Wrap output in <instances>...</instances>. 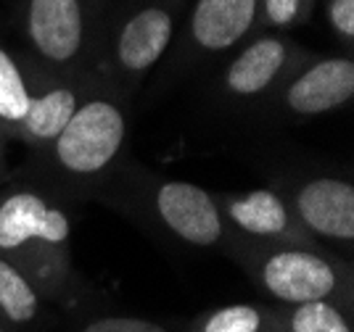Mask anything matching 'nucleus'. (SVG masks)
Returning <instances> with one entry per match:
<instances>
[{
  "instance_id": "nucleus-6",
  "label": "nucleus",
  "mask_w": 354,
  "mask_h": 332,
  "mask_svg": "<svg viewBox=\"0 0 354 332\" xmlns=\"http://www.w3.org/2000/svg\"><path fill=\"white\" fill-rule=\"evenodd\" d=\"M101 21L90 0H21V50L48 72L90 77Z\"/></svg>"
},
{
  "instance_id": "nucleus-5",
  "label": "nucleus",
  "mask_w": 354,
  "mask_h": 332,
  "mask_svg": "<svg viewBox=\"0 0 354 332\" xmlns=\"http://www.w3.org/2000/svg\"><path fill=\"white\" fill-rule=\"evenodd\" d=\"M222 251L278 306L336 301L352 309V261L325 248L251 240L227 232Z\"/></svg>"
},
{
  "instance_id": "nucleus-2",
  "label": "nucleus",
  "mask_w": 354,
  "mask_h": 332,
  "mask_svg": "<svg viewBox=\"0 0 354 332\" xmlns=\"http://www.w3.org/2000/svg\"><path fill=\"white\" fill-rule=\"evenodd\" d=\"M0 256L14 261L45 301H64L72 293V222L59 193L45 182L0 185Z\"/></svg>"
},
{
  "instance_id": "nucleus-14",
  "label": "nucleus",
  "mask_w": 354,
  "mask_h": 332,
  "mask_svg": "<svg viewBox=\"0 0 354 332\" xmlns=\"http://www.w3.org/2000/svg\"><path fill=\"white\" fill-rule=\"evenodd\" d=\"M45 295L14 261L0 256V322L8 330H27L40 322Z\"/></svg>"
},
{
  "instance_id": "nucleus-1",
  "label": "nucleus",
  "mask_w": 354,
  "mask_h": 332,
  "mask_svg": "<svg viewBox=\"0 0 354 332\" xmlns=\"http://www.w3.org/2000/svg\"><path fill=\"white\" fill-rule=\"evenodd\" d=\"M127 140V98L95 82L64 130L35 153L40 159V182L61 198L95 195L124 164Z\"/></svg>"
},
{
  "instance_id": "nucleus-8",
  "label": "nucleus",
  "mask_w": 354,
  "mask_h": 332,
  "mask_svg": "<svg viewBox=\"0 0 354 332\" xmlns=\"http://www.w3.org/2000/svg\"><path fill=\"white\" fill-rule=\"evenodd\" d=\"M257 32L259 0H193L167 56L172 66L185 69L198 61L233 53Z\"/></svg>"
},
{
  "instance_id": "nucleus-3",
  "label": "nucleus",
  "mask_w": 354,
  "mask_h": 332,
  "mask_svg": "<svg viewBox=\"0 0 354 332\" xmlns=\"http://www.w3.org/2000/svg\"><path fill=\"white\" fill-rule=\"evenodd\" d=\"M188 0H130L111 6L101 21L90 77L130 101L172 50Z\"/></svg>"
},
{
  "instance_id": "nucleus-21",
  "label": "nucleus",
  "mask_w": 354,
  "mask_h": 332,
  "mask_svg": "<svg viewBox=\"0 0 354 332\" xmlns=\"http://www.w3.org/2000/svg\"><path fill=\"white\" fill-rule=\"evenodd\" d=\"M90 3H93V8H95V11H98L101 16L109 14V8L114 6V0H90Z\"/></svg>"
},
{
  "instance_id": "nucleus-4",
  "label": "nucleus",
  "mask_w": 354,
  "mask_h": 332,
  "mask_svg": "<svg viewBox=\"0 0 354 332\" xmlns=\"http://www.w3.org/2000/svg\"><path fill=\"white\" fill-rule=\"evenodd\" d=\"M101 195L140 224L183 246L222 248L230 232L214 193L183 179H164L140 166L122 164Z\"/></svg>"
},
{
  "instance_id": "nucleus-9",
  "label": "nucleus",
  "mask_w": 354,
  "mask_h": 332,
  "mask_svg": "<svg viewBox=\"0 0 354 332\" xmlns=\"http://www.w3.org/2000/svg\"><path fill=\"white\" fill-rule=\"evenodd\" d=\"M296 222L320 246L344 248L349 259L354 246V188L344 174H294L278 185Z\"/></svg>"
},
{
  "instance_id": "nucleus-12",
  "label": "nucleus",
  "mask_w": 354,
  "mask_h": 332,
  "mask_svg": "<svg viewBox=\"0 0 354 332\" xmlns=\"http://www.w3.org/2000/svg\"><path fill=\"white\" fill-rule=\"evenodd\" d=\"M93 85H95V79L88 74L72 77V74H56L43 69L19 143L27 145L32 153L43 150L45 145L64 130V124L72 119L74 108L88 95Z\"/></svg>"
},
{
  "instance_id": "nucleus-7",
  "label": "nucleus",
  "mask_w": 354,
  "mask_h": 332,
  "mask_svg": "<svg viewBox=\"0 0 354 332\" xmlns=\"http://www.w3.org/2000/svg\"><path fill=\"white\" fill-rule=\"evenodd\" d=\"M310 56V50L296 43L288 32L259 29L243 45H238L233 58L225 64L220 92L230 103L241 106L267 103Z\"/></svg>"
},
{
  "instance_id": "nucleus-16",
  "label": "nucleus",
  "mask_w": 354,
  "mask_h": 332,
  "mask_svg": "<svg viewBox=\"0 0 354 332\" xmlns=\"http://www.w3.org/2000/svg\"><path fill=\"white\" fill-rule=\"evenodd\" d=\"M286 332H352L349 309L336 301L283 306Z\"/></svg>"
},
{
  "instance_id": "nucleus-13",
  "label": "nucleus",
  "mask_w": 354,
  "mask_h": 332,
  "mask_svg": "<svg viewBox=\"0 0 354 332\" xmlns=\"http://www.w3.org/2000/svg\"><path fill=\"white\" fill-rule=\"evenodd\" d=\"M40 74V64H35L24 50H14L0 40V132L8 140H21Z\"/></svg>"
},
{
  "instance_id": "nucleus-11",
  "label": "nucleus",
  "mask_w": 354,
  "mask_h": 332,
  "mask_svg": "<svg viewBox=\"0 0 354 332\" xmlns=\"http://www.w3.org/2000/svg\"><path fill=\"white\" fill-rule=\"evenodd\" d=\"M214 201L220 206V214L227 224V230L236 232V235H243L251 240L323 248L296 222L291 206L278 188L214 193Z\"/></svg>"
},
{
  "instance_id": "nucleus-22",
  "label": "nucleus",
  "mask_w": 354,
  "mask_h": 332,
  "mask_svg": "<svg viewBox=\"0 0 354 332\" xmlns=\"http://www.w3.org/2000/svg\"><path fill=\"white\" fill-rule=\"evenodd\" d=\"M0 332H8V327H6V324H3V322H0Z\"/></svg>"
},
{
  "instance_id": "nucleus-20",
  "label": "nucleus",
  "mask_w": 354,
  "mask_h": 332,
  "mask_svg": "<svg viewBox=\"0 0 354 332\" xmlns=\"http://www.w3.org/2000/svg\"><path fill=\"white\" fill-rule=\"evenodd\" d=\"M8 179V137L0 132V185Z\"/></svg>"
},
{
  "instance_id": "nucleus-17",
  "label": "nucleus",
  "mask_w": 354,
  "mask_h": 332,
  "mask_svg": "<svg viewBox=\"0 0 354 332\" xmlns=\"http://www.w3.org/2000/svg\"><path fill=\"white\" fill-rule=\"evenodd\" d=\"M315 8L317 0H259V29L291 35L310 24Z\"/></svg>"
},
{
  "instance_id": "nucleus-18",
  "label": "nucleus",
  "mask_w": 354,
  "mask_h": 332,
  "mask_svg": "<svg viewBox=\"0 0 354 332\" xmlns=\"http://www.w3.org/2000/svg\"><path fill=\"white\" fill-rule=\"evenodd\" d=\"M77 332H180L175 324L146 317H98L85 322Z\"/></svg>"
},
{
  "instance_id": "nucleus-15",
  "label": "nucleus",
  "mask_w": 354,
  "mask_h": 332,
  "mask_svg": "<svg viewBox=\"0 0 354 332\" xmlns=\"http://www.w3.org/2000/svg\"><path fill=\"white\" fill-rule=\"evenodd\" d=\"M191 332H286L283 306L233 304L207 311Z\"/></svg>"
},
{
  "instance_id": "nucleus-19",
  "label": "nucleus",
  "mask_w": 354,
  "mask_h": 332,
  "mask_svg": "<svg viewBox=\"0 0 354 332\" xmlns=\"http://www.w3.org/2000/svg\"><path fill=\"white\" fill-rule=\"evenodd\" d=\"M325 21L333 37L344 45V53H352L354 45V0H323Z\"/></svg>"
},
{
  "instance_id": "nucleus-10",
  "label": "nucleus",
  "mask_w": 354,
  "mask_h": 332,
  "mask_svg": "<svg viewBox=\"0 0 354 332\" xmlns=\"http://www.w3.org/2000/svg\"><path fill=\"white\" fill-rule=\"evenodd\" d=\"M354 98V58L352 53L315 56L312 53L291 77L278 87L267 103L288 119H310L341 111Z\"/></svg>"
}]
</instances>
